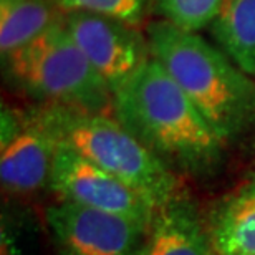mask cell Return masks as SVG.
Here are the masks:
<instances>
[{
    "label": "cell",
    "instance_id": "8",
    "mask_svg": "<svg viewBox=\"0 0 255 255\" xmlns=\"http://www.w3.org/2000/svg\"><path fill=\"white\" fill-rule=\"evenodd\" d=\"M48 186L58 201L152 222L157 211L129 186L60 142Z\"/></svg>",
    "mask_w": 255,
    "mask_h": 255
},
{
    "label": "cell",
    "instance_id": "13",
    "mask_svg": "<svg viewBox=\"0 0 255 255\" xmlns=\"http://www.w3.org/2000/svg\"><path fill=\"white\" fill-rule=\"evenodd\" d=\"M226 0H154L161 20L191 32L209 28Z\"/></svg>",
    "mask_w": 255,
    "mask_h": 255
},
{
    "label": "cell",
    "instance_id": "9",
    "mask_svg": "<svg viewBox=\"0 0 255 255\" xmlns=\"http://www.w3.org/2000/svg\"><path fill=\"white\" fill-rule=\"evenodd\" d=\"M139 255H217L192 209L179 201L156 214Z\"/></svg>",
    "mask_w": 255,
    "mask_h": 255
},
{
    "label": "cell",
    "instance_id": "6",
    "mask_svg": "<svg viewBox=\"0 0 255 255\" xmlns=\"http://www.w3.org/2000/svg\"><path fill=\"white\" fill-rule=\"evenodd\" d=\"M58 255H139L152 222L58 201L47 209Z\"/></svg>",
    "mask_w": 255,
    "mask_h": 255
},
{
    "label": "cell",
    "instance_id": "11",
    "mask_svg": "<svg viewBox=\"0 0 255 255\" xmlns=\"http://www.w3.org/2000/svg\"><path fill=\"white\" fill-rule=\"evenodd\" d=\"M62 17L57 0H0L2 58L32 42Z\"/></svg>",
    "mask_w": 255,
    "mask_h": 255
},
{
    "label": "cell",
    "instance_id": "4",
    "mask_svg": "<svg viewBox=\"0 0 255 255\" xmlns=\"http://www.w3.org/2000/svg\"><path fill=\"white\" fill-rule=\"evenodd\" d=\"M2 60L8 78L43 105L113 113V91L76 45L63 17Z\"/></svg>",
    "mask_w": 255,
    "mask_h": 255
},
{
    "label": "cell",
    "instance_id": "12",
    "mask_svg": "<svg viewBox=\"0 0 255 255\" xmlns=\"http://www.w3.org/2000/svg\"><path fill=\"white\" fill-rule=\"evenodd\" d=\"M211 241L217 255H255V196L242 191L216 214Z\"/></svg>",
    "mask_w": 255,
    "mask_h": 255
},
{
    "label": "cell",
    "instance_id": "1",
    "mask_svg": "<svg viewBox=\"0 0 255 255\" xmlns=\"http://www.w3.org/2000/svg\"><path fill=\"white\" fill-rule=\"evenodd\" d=\"M113 115L167 166L199 171L226 142L159 62L151 57L113 91Z\"/></svg>",
    "mask_w": 255,
    "mask_h": 255
},
{
    "label": "cell",
    "instance_id": "5",
    "mask_svg": "<svg viewBox=\"0 0 255 255\" xmlns=\"http://www.w3.org/2000/svg\"><path fill=\"white\" fill-rule=\"evenodd\" d=\"M60 146L45 106L15 110L3 106L0 116V181L10 194H32L50 181Z\"/></svg>",
    "mask_w": 255,
    "mask_h": 255
},
{
    "label": "cell",
    "instance_id": "10",
    "mask_svg": "<svg viewBox=\"0 0 255 255\" xmlns=\"http://www.w3.org/2000/svg\"><path fill=\"white\" fill-rule=\"evenodd\" d=\"M209 28L214 43L255 78V0H226Z\"/></svg>",
    "mask_w": 255,
    "mask_h": 255
},
{
    "label": "cell",
    "instance_id": "3",
    "mask_svg": "<svg viewBox=\"0 0 255 255\" xmlns=\"http://www.w3.org/2000/svg\"><path fill=\"white\" fill-rule=\"evenodd\" d=\"M62 144L141 194L157 212L177 199V177L113 113L43 105Z\"/></svg>",
    "mask_w": 255,
    "mask_h": 255
},
{
    "label": "cell",
    "instance_id": "14",
    "mask_svg": "<svg viewBox=\"0 0 255 255\" xmlns=\"http://www.w3.org/2000/svg\"><path fill=\"white\" fill-rule=\"evenodd\" d=\"M149 0H57L63 12L105 15L137 27L144 18Z\"/></svg>",
    "mask_w": 255,
    "mask_h": 255
},
{
    "label": "cell",
    "instance_id": "15",
    "mask_svg": "<svg viewBox=\"0 0 255 255\" xmlns=\"http://www.w3.org/2000/svg\"><path fill=\"white\" fill-rule=\"evenodd\" d=\"M246 192H249V194H254L255 196V172H254V176H252V179H251V182H249V186L244 189Z\"/></svg>",
    "mask_w": 255,
    "mask_h": 255
},
{
    "label": "cell",
    "instance_id": "7",
    "mask_svg": "<svg viewBox=\"0 0 255 255\" xmlns=\"http://www.w3.org/2000/svg\"><path fill=\"white\" fill-rule=\"evenodd\" d=\"M63 22L111 91L120 88L151 60L147 37L134 25L85 12H63Z\"/></svg>",
    "mask_w": 255,
    "mask_h": 255
},
{
    "label": "cell",
    "instance_id": "2",
    "mask_svg": "<svg viewBox=\"0 0 255 255\" xmlns=\"http://www.w3.org/2000/svg\"><path fill=\"white\" fill-rule=\"evenodd\" d=\"M151 57L189 96L224 142L255 126V78L214 42L166 20L146 30Z\"/></svg>",
    "mask_w": 255,
    "mask_h": 255
}]
</instances>
